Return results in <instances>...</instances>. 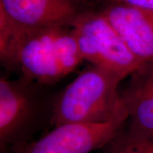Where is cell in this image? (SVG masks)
I'll list each match as a JSON object with an SVG mask.
<instances>
[{"mask_svg": "<svg viewBox=\"0 0 153 153\" xmlns=\"http://www.w3.org/2000/svg\"><path fill=\"white\" fill-rule=\"evenodd\" d=\"M101 12L138 60L153 61V11L109 4Z\"/></svg>", "mask_w": 153, "mask_h": 153, "instance_id": "8", "label": "cell"}, {"mask_svg": "<svg viewBox=\"0 0 153 153\" xmlns=\"http://www.w3.org/2000/svg\"><path fill=\"white\" fill-rule=\"evenodd\" d=\"M110 4H123L145 10L153 11V0H108Z\"/></svg>", "mask_w": 153, "mask_h": 153, "instance_id": "10", "label": "cell"}, {"mask_svg": "<svg viewBox=\"0 0 153 153\" xmlns=\"http://www.w3.org/2000/svg\"><path fill=\"white\" fill-rule=\"evenodd\" d=\"M36 82L20 76L0 79V150L14 153L30 142L40 112V97Z\"/></svg>", "mask_w": 153, "mask_h": 153, "instance_id": "4", "label": "cell"}, {"mask_svg": "<svg viewBox=\"0 0 153 153\" xmlns=\"http://www.w3.org/2000/svg\"><path fill=\"white\" fill-rule=\"evenodd\" d=\"M3 66L40 85L60 81L84 61L71 27H26L0 9Z\"/></svg>", "mask_w": 153, "mask_h": 153, "instance_id": "1", "label": "cell"}, {"mask_svg": "<svg viewBox=\"0 0 153 153\" xmlns=\"http://www.w3.org/2000/svg\"><path fill=\"white\" fill-rule=\"evenodd\" d=\"M0 9L26 27H71L83 11L77 0H0Z\"/></svg>", "mask_w": 153, "mask_h": 153, "instance_id": "7", "label": "cell"}, {"mask_svg": "<svg viewBox=\"0 0 153 153\" xmlns=\"http://www.w3.org/2000/svg\"><path fill=\"white\" fill-rule=\"evenodd\" d=\"M125 78L100 66H88L55 99L50 115L51 125L97 123L113 119L127 109L118 90Z\"/></svg>", "mask_w": 153, "mask_h": 153, "instance_id": "2", "label": "cell"}, {"mask_svg": "<svg viewBox=\"0 0 153 153\" xmlns=\"http://www.w3.org/2000/svg\"><path fill=\"white\" fill-rule=\"evenodd\" d=\"M128 76L121 93L128 113L123 131L153 140V61L143 63Z\"/></svg>", "mask_w": 153, "mask_h": 153, "instance_id": "6", "label": "cell"}, {"mask_svg": "<svg viewBox=\"0 0 153 153\" xmlns=\"http://www.w3.org/2000/svg\"><path fill=\"white\" fill-rule=\"evenodd\" d=\"M128 116L126 109L105 123L55 126L38 140L25 144L14 153H91L104 148L123 130Z\"/></svg>", "mask_w": 153, "mask_h": 153, "instance_id": "5", "label": "cell"}, {"mask_svg": "<svg viewBox=\"0 0 153 153\" xmlns=\"http://www.w3.org/2000/svg\"><path fill=\"white\" fill-rule=\"evenodd\" d=\"M102 153H153V140L133 136L123 128L105 146Z\"/></svg>", "mask_w": 153, "mask_h": 153, "instance_id": "9", "label": "cell"}, {"mask_svg": "<svg viewBox=\"0 0 153 153\" xmlns=\"http://www.w3.org/2000/svg\"><path fill=\"white\" fill-rule=\"evenodd\" d=\"M85 61L128 77L142 63L101 11L83 10L71 25Z\"/></svg>", "mask_w": 153, "mask_h": 153, "instance_id": "3", "label": "cell"}]
</instances>
